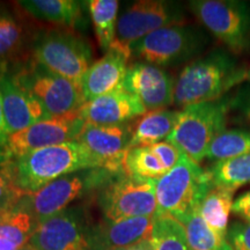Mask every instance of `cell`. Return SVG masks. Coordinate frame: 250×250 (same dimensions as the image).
<instances>
[{
    "label": "cell",
    "mask_w": 250,
    "mask_h": 250,
    "mask_svg": "<svg viewBox=\"0 0 250 250\" xmlns=\"http://www.w3.org/2000/svg\"><path fill=\"white\" fill-rule=\"evenodd\" d=\"M235 191L212 184L199 205L198 212L212 229L227 236L228 220L233 208V195Z\"/></svg>",
    "instance_id": "603a6c76"
},
{
    "label": "cell",
    "mask_w": 250,
    "mask_h": 250,
    "mask_svg": "<svg viewBox=\"0 0 250 250\" xmlns=\"http://www.w3.org/2000/svg\"><path fill=\"white\" fill-rule=\"evenodd\" d=\"M208 173L213 186L235 191L239 188L250 184V153L215 162Z\"/></svg>",
    "instance_id": "484cf974"
},
{
    "label": "cell",
    "mask_w": 250,
    "mask_h": 250,
    "mask_svg": "<svg viewBox=\"0 0 250 250\" xmlns=\"http://www.w3.org/2000/svg\"><path fill=\"white\" fill-rule=\"evenodd\" d=\"M227 239L233 250H250V223H234L228 229Z\"/></svg>",
    "instance_id": "d6a6232c"
},
{
    "label": "cell",
    "mask_w": 250,
    "mask_h": 250,
    "mask_svg": "<svg viewBox=\"0 0 250 250\" xmlns=\"http://www.w3.org/2000/svg\"><path fill=\"white\" fill-rule=\"evenodd\" d=\"M123 169L125 174L151 180L160 179L167 173L158 156L148 146L130 148L125 156Z\"/></svg>",
    "instance_id": "f1b7e54d"
},
{
    "label": "cell",
    "mask_w": 250,
    "mask_h": 250,
    "mask_svg": "<svg viewBox=\"0 0 250 250\" xmlns=\"http://www.w3.org/2000/svg\"><path fill=\"white\" fill-rule=\"evenodd\" d=\"M37 226L35 218L19 204L0 214V250H19L30 241Z\"/></svg>",
    "instance_id": "7402d4cb"
},
{
    "label": "cell",
    "mask_w": 250,
    "mask_h": 250,
    "mask_svg": "<svg viewBox=\"0 0 250 250\" xmlns=\"http://www.w3.org/2000/svg\"><path fill=\"white\" fill-rule=\"evenodd\" d=\"M29 245L35 250H100L96 226L83 208H68L41 221Z\"/></svg>",
    "instance_id": "7c38bea8"
},
{
    "label": "cell",
    "mask_w": 250,
    "mask_h": 250,
    "mask_svg": "<svg viewBox=\"0 0 250 250\" xmlns=\"http://www.w3.org/2000/svg\"><path fill=\"white\" fill-rule=\"evenodd\" d=\"M156 180L120 174L100 190L99 205L104 220L151 217L158 214Z\"/></svg>",
    "instance_id": "9c48e42d"
},
{
    "label": "cell",
    "mask_w": 250,
    "mask_h": 250,
    "mask_svg": "<svg viewBox=\"0 0 250 250\" xmlns=\"http://www.w3.org/2000/svg\"><path fill=\"white\" fill-rule=\"evenodd\" d=\"M148 147L158 156V159L160 160L162 166H164L165 169L167 171L173 169L175 166L179 164L181 158L184 154L176 145L167 142V140L156 143L154 145L148 146Z\"/></svg>",
    "instance_id": "1f68e13d"
},
{
    "label": "cell",
    "mask_w": 250,
    "mask_h": 250,
    "mask_svg": "<svg viewBox=\"0 0 250 250\" xmlns=\"http://www.w3.org/2000/svg\"><path fill=\"white\" fill-rule=\"evenodd\" d=\"M127 61L121 52L110 49L102 58L93 62L80 83L86 102L121 88L129 68Z\"/></svg>",
    "instance_id": "ac0fdd59"
},
{
    "label": "cell",
    "mask_w": 250,
    "mask_h": 250,
    "mask_svg": "<svg viewBox=\"0 0 250 250\" xmlns=\"http://www.w3.org/2000/svg\"><path fill=\"white\" fill-rule=\"evenodd\" d=\"M27 195L15 184L11 173L4 166L0 168V214L13 210Z\"/></svg>",
    "instance_id": "4dcf8cb0"
},
{
    "label": "cell",
    "mask_w": 250,
    "mask_h": 250,
    "mask_svg": "<svg viewBox=\"0 0 250 250\" xmlns=\"http://www.w3.org/2000/svg\"><path fill=\"white\" fill-rule=\"evenodd\" d=\"M180 223L186 229L190 250H233L227 236L212 229L198 211L192 212Z\"/></svg>",
    "instance_id": "d4e9b609"
},
{
    "label": "cell",
    "mask_w": 250,
    "mask_h": 250,
    "mask_svg": "<svg viewBox=\"0 0 250 250\" xmlns=\"http://www.w3.org/2000/svg\"><path fill=\"white\" fill-rule=\"evenodd\" d=\"M154 218H130L114 223L104 220L96 226L100 250L126 248L144 240L151 239Z\"/></svg>",
    "instance_id": "d6986e66"
},
{
    "label": "cell",
    "mask_w": 250,
    "mask_h": 250,
    "mask_svg": "<svg viewBox=\"0 0 250 250\" xmlns=\"http://www.w3.org/2000/svg\"><path fill=\"white\" fill-rule=\"evenodd\" d=\"M151 241L154 250H190L184 226L168 214L155 215Z\"/></svg>",
    "instance_id": "4316f807"
},
{
    "label": "cell",
    "mask_w": 250,
    "mask_h": 250,
    "mask_svg": "<svg viewBox=\"0 0 250 250\" xmlns=\"http://www.w3.org/2000/svg\"><path fill=\"white\" fill-rule=\"evenodd\" d=\"M1 166L7 168L15 184L27 196L64 175L105 168L104 164L78 140L37 149L14 160L1 162Z\"/></svg>",
    "instance_id": "6da1fadb"
},
{
    "label": "cell",
    "mask_w": 250,
    "mask_h": 250,
    "mask_svg": "<svg viewBox=\"0 0 250 250\" xmlns=\"http://www.w3.org/2000/svg\"><path fill=\"white\" fill-rule=\"evenodd\" d=\"M246 80H248L249 83H250V67H249V70L247 71V78H246Z\"/></svg>",
    "instance_id": "f35d334b"
},
{
    "label": "cell",
    "mask_w": 250,
    "mask_h": 250,
    "mask_svg": "<svg viewBox=\"0 0 250 250\" xmlns=\"http://www.w3.org/2000/svg\"><path fill=\"white\" fill-rule=\"evenodd\" d=\"M85 125L79 111L41 121L27 129L9 134L4 146L0 147V160H14L37 149L73 142L78 139Z\"/></svg>",
    "instance_id": "4fadbf2b"
},
{
    "label": "cell",
    "mask_w": 250,
    "mask_h": 250,
    "mask_svg": "<svg viewBox=\"0 0 250 250\" xmlns=\"http://www.w3.org/2000/svg\"><path fill=\"white\" fill-rule=\"evenodd\" d=\"M190 8L201 23L232 54L250 46V4L239 0H195Z\"/></svg>",
    "instance_id": "30bf717a"
},
{
    "label": "cell",
    "mask_w": 250,
    "mask_h": 250,
    "mask_svg": "<svg viewBox=\"0 0 250 250\" xmlns=\"http://www.w3.org/2000/svg\"><path fill=\"white\" fill-rule=\"evenodd\" d=\"M229 99L197 103L179 111L167 142L176 145L192 161L201 164L212 142L226 130Z\"/></svg>",
    "instance_id": "3957f363"
},
{
    "label": "cell",
    "mask_w": 250,
    "mask_h": 250,
    "mask_svg": "<svg viewBox=\"0 0 250 250\" xmlns=\"http://www.w3.org/2000/svg\"><path fill=\"white\" fill-rule=\"evenodd\" d=\"M92 48L70 30L41 31L33 44V61L46 70L80 83L92 64Z\"/></svg>",
    "instance_id": "52a82bcc"
},
{
    "label": "cell",
    "mask_w": 250,
    "mask_h": 250,
    "mask_svg": "<svg viewBox=\"0 0 250 250\" xmlns=\"http://www.w3.org/2000/svg\"><path fill=\"white\" fill-rule=\"evenodd\" d=\"M246 78L247 71L232 52L214 50L183 67L174 83L173 103L186 108L197 103L217 101Z\"/></svg>",
    "instance_id": "7a4b0ae2"
},
{
    "label": "cell",
    "mask_w": 250,
    "mask_h": 250,
    "mask_svg": "<svg viewBox=\"0 0 250 250\" xmlns=\"http://www.w3.org/2000/svg\"><path fill=\"white\" fill-rule=\"evenodd\" d=\"M230 107L239 112V116L250 124V87L239 90L236 96L230 100Z\"/></svg>",
    "instance_id": "836d02e7"
},
{
    "label": "cell",
    "mask_w": 250,
    "mask_h": 250,
    "mask_svg": "<svg viewBox=\"0 0 250 250\" xmlns=\"http://www.w3.org/2000/svg\"><path fill=\"white\" fill-rule=\"evenodd\" d=\"M117 250H154V247H153V243L151 239L144 240V241H140L136 245L126 247V248H122Z\"/></svg>",
    "instance_id": "8d00e7d4"
},
{
    "label": "cell",
    "mask_w": 250,
    "mask_h": 250,
    "mask_svg": "<svg viewBox=\"0 0 250 250\" xmlns=\"http://www.w3.org/2000/svg\"><path fill=\"white\" fill-rule=\"evenodd\" d=\"M232 211L246 223H250V190L243 192L234 201Z\"/></svg>",
    "instance_id": "e575fe53"
},
{
    "label": "cell",
    "mask_w": 250,
    "mask_h": 250,
    "mask_svg": "<svg viewBox=\"0 0 250 250\" xmlns=\"http://www.w3.org/2000/svg\"><path fill=\"white\" fill-rule=\"evenodd\" d=\"M86 4L100 48L108 52L116 36L120 2L117 0H90Z\"/></svg>",
    "instance_id": "cb8c5ba5"
},
{
    "label": "cell",
    "mask_w": 250,
    "mask_h": 250,
    "mask_svg": "<svg viewBox=\"0 0 250 250\" xmlns=\"http://www.w3.org/2000/svg\"><path fill=\"white\" fill-rule=\"evenodd\" d=\"M23 27L20 21L7 11H0V68L7 59L14 57L23 42Z\"/></svg>",
    "instance_id": "f546056e"
},
{
    "label": "cell",
    "mask_w": 250,
    "mask_h": 250,
    "mask_svg": "<svg viewBox=\"0 0 250 250\" xmlns=\"http://www.w3.org/2000/svg\"><path fill=\"white\" fill-rule=\"evenodd\" d=\"M212 187L210 173L186 154L173 169L156 180L158 214H168L182 220L199 205Z\"/></svg>",
    "instance_id": "277c9868"
},
{
    "label": "cell",
    "mask_w": 250,
    "mask_h": 250,
    "mask_svg": "<svg viewBox=\"0 0 250 250\" xmlns=\"http://www.w3.org/2000/svg\"><path fill=\"white\" fill-rule=\"evenodd\" d=\"M250 153V132L243 130H225L208 147L206 158L215 162L234 159Z\"/></svg>",
    "instance_id": "83f0119b"
},
{
    "label": "cell",
    "mask_w": 250,
    "mask_h": 250,
    "mask_svg": "<svg viewBox=\"0 0 250 250\" xmlns=\"http://www.w3.org/2000/svg\"><path fill=\"white\" fill-rule=\"evenodd\" d=\"M13 77L51 118L78 112L86 103L80 83L46 70L33 59Z\"/></svg>",
    "instance_id": "ba28073f"
},
{
    "label": "cell",
    "mask_w": 250,
    "mask_h": 250,
    "mask_svg": "<svg viewBox=\"0 0 250 250\" xmlns=\"http://www.w3.org/2000/svg\"><path fill=\"white\" fill-rule=\"evenodd\" d=\"M184 14L179 4L165 0H142L130 5L117 20L111 48L131 58V48L138 41L161 28L179 24Z\"/></svg>",
    "instance_id": "8fae6325"
},
{
    "label": "cell",
    "mask_w": 250,
    "mask_h": 250,
    "mask_svg": "<svg viewBox=\"0 0 250 250\" xmlns=\"http://www.w3.org/2000/svg\"><path fill=\"white\" fill-rule=\"evenodd\" d=\"M0 94L7 134L51 118L43 105L18 83L13 74L0 68Z\"/></svg>",
    "instance_id": "2e32d148"
},
{
    "label": "cell",
    "mask_w": 250,
    "mask_h": 250,
    "mask_svg": "<svg viewBox=\"0 0 250 250\" xmlns=\"http://www.w3.org/2000/svg\"><path fill=\"white\" fill-rule=\"evenodd\" d=\"M123 88L142 102L146 111L166 109L174 102V81L161 67L137 62L127 68Z\"/></svg>",
    "instance_id": "5bb4252c"
},
{
    "label": "cell",
    "mask_w": 250,
    "mask_h": 250,
    "mask_svg": "<svg viewBox=\"0 0 250 250\" xmlns=\"http://www.w3.org/2000/svg\"><path fill=\"white\" fill-rule=\"evenodd\" d=\"M19 4L34 18L68 28L79 24L83 17V2L76 0H24Z\"/></svg>",
    "instance_id": "44dd1931"
},
{
    "label": "cell",
    "mask_w": 250,
    "mask_h": 250,
    "mask_svg": "<svg viewBox=\"0 0 250 250\" xmlns=\"http://www.w3.org/2000/svg\"><path fill=\"white\" fill-rule=\"evenodd\" d=\"M19 250H35L33 248V247H31L29 243H28V245H26L24 247H22V248H20Z\"/></svg>",
    "instance_id": "74e56055"
},
{
    "label": "cell",
    "mask_w": 250,
    "mask_h": 250,
    "mask_svg": "<svg viewBox=\"0 0 250 250\" xmlns=\"http://www.w3.org/2000/svg\"><path fill=\"white\" fill-rule=\"evenodd\" d=\"M179 111L160 110L146 111L132 125V138L130 148L139 146H152L167 140L173 132Z\"/></svg>",
    "instance_id": "ffe728a7"
},
{
    "label": "cell",
    "mask_w": 250,
    "mask_h": 250,
    "mask_svg": "<svg viewBox=\"0 0 250 250\" xmlns=\"http://www.w3.org/2000/svg\"><path fill=\"white\" fill-rule=\"evenodd\" d=\"M86 124L112 126L126 124L146 112L142 102L123 87L86 102L79 110Z\"/></svg>",
    "instance_id": "e0dca14e"
},
{
    "label": "cell",
    "mask_w": 250,
    "mask_h": 250,
    "mask_svg": "<svg viewBox=\"0 0 250 250\" xmlns=\"http://www.w3.org/2000/svg\"><path fill=\"white\" fill-rule=\"evenodd\" d=\"M120 174L105 168H92L64 175L24 197L20 205L26 208L39 224L66 210L72 202L92 190H101Z\"/></svg>",
    "instance_id": "5b68a950"
},
{
    "label": "cell",
    "mask_w": 250,
    "mask_h": 250,
    "mask_svg": "<svg viewBox=\"0 0 250 250\" xmlns=\"http://www.w3.org/2000/svg\"><path fill=\"white\" fill-rule=\"evenodd\" d=\"M7 131H6L5 125V118H4V110H2V100L1 94H0V147L4 146V144L7 140Z\"/></svg>",
    "instance_id": "d590c367"
},
{
    "label": "cell",
    "mask_w": 250,
    "mask_h": 250,
    "mask_svg": "<svg viewBox=\"0 0 250 250\" xmlns=\"http://www.w3.org/2000/svg\"><path fill=\"white\" fill-rule=\"evenodd\" d=\"M208 39L198 28L171 24L145 36L131 48V58L155 66H174L198 56Z\"/></svg>",
    "instance_id": "8992f818"
},
{
    "label": "cell",
    "mask_w": 250,
    "mask_h": 250,
    "mask_svg": "<svg viewBox=\"0 0 250 250\" xmlns=\"http://www.w3.org/2000/svg\"><path fill=\"white\" fill-rule=\"evenodd\" d=\"M131 138L132 125L127 123L112 126L86 124L77 140L100 159L108 170L120 174L124 173L123 165Z\"/></svg>",
    "instance_id": "9a60e30c"
}]
</instances>
